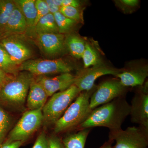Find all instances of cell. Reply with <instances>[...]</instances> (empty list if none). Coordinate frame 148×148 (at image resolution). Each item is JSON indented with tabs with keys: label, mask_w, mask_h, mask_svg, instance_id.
Instances as JSON below:
<instances>
[{
	"label": "cell",
	"mask_w": 148,
	"mask_h": 148,
	"mask_svg": "<svg viewBox=\"0 0 148 148\" xmlns=\"http://www.w3.org/2000/svg\"><path fill=\"white\" fill-rule=\"evenodd\" d=\"M130 105L125 96L92 110L87 119L77 127L78 130L96 127H107L110 131L121 128V125L130 113Z\"/></svg>",
	"instance_id": "6da1fadb"
},
{
	"label": "cell",
	"mask_w": 148,
	"mask_h": 148,
	"mask_svg": "<svg viewBox=\"0 0 148 148\" xmlns=\"http://www.w3.org/2000/svg\"><path fill=\"white\" fill-rule=\"evenodd\" d=\"M34 76L27 71L13 76L0 87V104L14 110H23Z\"/></svg>",
	"instance_id": "7a4b0ae2"
},
{
	"label": "cell",
	"mask_w": 148,
	"mask_h": 148,
	"mask_svg": "<svg viewBox=\"0 0 148 148\" xmlns=\"http://www.w3.org/2000/svg\"><path fill=\"white\" fill-rule=\"evenodd\" d=\"M97 86L88 91L80 92L64 114L54 125L56 134L77 128L86 120L91 113L89 103L91 95Z\"/></svg>",
	"instance_id": "3957f363"
},
{
	"label": "cell",
	"mask_w": 148,
	"mask_h": 148,
	"mask_svg": "<svg viewBox=\"0 0 148 148\" xmlns=\"http://www.w3.org/2000/svg\"><path fill=\"white\" fill-rule=\"evenodd\" d=\"M80 92L74 84L66 90L56 92L51 96L42 108V124L46 126L54 125Z\"/></svg>",
	"instance_id": "277c9868"
},
{
	"label": "cell",
	"mask_w": 148,
	"mask_h": 148,
	"mask_svg": "<svg viewBox=\"0 0 148 148\" xmlns=\"http://www.w3.org/2000/svg\"><path fill=\"white\" fill-rule=\"evenodd\" d=\"M42 123V109L27 111L10 130L5 142L24 143L39 128Z\"/></svg>",
	"instance_id": "5b68a950"
},
{
	"label": "cell",
	"mask_w": 148,
	"mask_h": 148,
	"mask_svg": "<svg viewBox=\"0 0 148 148\" xmlns=\"http://www.w3.org/2000/svg\"><path fill=\"white\" fill-rule=\"evenodd\" d=\"M75 70L73 65L62 58L29 59L19 66L18 71H27L35 76L70 73Z\"/></svg>",
	"instance_id": "8992f818"
},
{
	"label": "cell",
	"mask_w": 148,
	"mask_h": 148,
	"mask_svg": "<svg viewBox=\"0 0 148 148\" xmlns=\"http://www.w3.org/2000/svg\"><path fill=\"white\" fill-rule=\"evenodd\" d=\"M109 140L116 142L113 148H147L148 130L139 126L110 131Z\"/></svg>",
	"instance_id": "52a82bcc"
},
{
	"label": "cell",
	"mask_w": 148,
	"mask_h": 148,
	"mask_svg": "<svg viewBox=\"0 0 148 148\" xmlns=\"http://www.w3.org/2000/svg\"><path fill=\"white\" fill-rule=\"evenodd\" d=\"M126 87L123 85L119 79H113L101 83L91 95L89 106L91 110L98 108L116 98L124 97Z\"/></svg>",
	"instance_id": "ba28073f"
},
{
	"label": "cell",
	"mask_w": 148,
	"mask_h": 148,
	"mask_svg": "<svg viewBox=\"0 0 148 148\" xmlns=\"http://www.w3.org/2000/svg\"><path fill=\"white\" fill-rule=\"evenodd\" d=\"M122 71V69H115L101 63L91 68L84 69L78 72L75 75L74 85L80 92L88 91L96 86L95 82L98 78L108 75L116 77Z\"/></svg>",
	"instance_id": "9c48e42d"
},
{
	"label": "cell",
	"mask_w": 148,
	"mask_h": 148,
	"mask_svg": "<svg viewBox=\"0 0 148 148\" xmlns=\"http://www.w3.org/2000/svg\"><path fill=\"white\" fill-rule=\"evenodd\" d=\"M140 86L131 101L129 116L132 122L148 130L147 82Z\"/></svg>",
	"instance_id": "30bf717a"
},
{
	"label": "cell",
	"mask_w": 148,
	"mask_h": 148,
	"mask_svg": "<svg viewBox=\"0 0 148 148\" xmlns=\"http://www.w3.org/2000/svg\"><path fill=\"white\" fill-rule=\"evenodd\" d=\"M0 45L12 61L18 66L30 59L33 55L32 49L25 42L22 35H14L1 39Z\"/></svg>",
	"instance_id": "8fae6325"
},
{
	"label": "cell",
	"mask_w": 148,
	"mask_h": 148,
	"mask_svg": "<svg viewBox=\"0 0 148 148\" xmlns=\"http://www.w3.org/2000/svg\"><path fill=\"white\" fill-rule=\"evenodd\" d=\"M36 79L42 86L49 97L58 91H64L74 84L75 75L71 73L60 74L53 77L35 76Z\"/></svg>",
	"instance_id": "7c38bea8"
},
{
	"label": "cell",
	"mask_w": 148,
	"mask_h": 148,
	"mask_svg": "<svg viewBox=\"0 0 148 148\" xmlns=\"http://www.w3.org/2000/svg\"><path fill=\"white\" fill-rule=\"evenodd\" d=\"M65 36L62 34H45L36 35L37 45L43 53L50 56L59 55L65 48Z\"/></svg>",
	"instance_id": "4fadbf2b"
},
{
	"label": "cell",
	"mask_w": 148,
	"mask_h": 148,
	"mask_svg": "<svg viewBox=\"0 0 148 148\" xmlns=\"http://www.w3.org/2000/svg\"><path fill=\"white\" fill-rule=\"evenodd\" d=\"M27 29L25 18L16 5L7 22L0 30V40L11 36L24 35Z\"/></svg>",
	"instance_id": "5bb4252c"
},
{
	"label": "cell",
	"mask_w": 148,
	"mask_h": 148,
	"mask_svg": "<svg viewBox=\"0 0 148 148\" xmlns=\"http://www.w3.org/2000/svg\"><path fill=\"white\" fill-rule=\"evenodd\" d=\"M148 75V67L145 65L123 69L116 77L125 87H135L143 85Z\"/></svg>",
	"instance_id": "9a60e30c"
},
{
	"label": "cell",
	"mask_w": 148,
	"mask_h": 148,
	"mask_svg": "<svg viewBox=\"0 0 148 148\" xmlns=\"http://www.w3.org/2000/svg\"><path fill=\"white\" fill-rule=\"evenodd\" d=\"M48 97L45 90L34 76L30 84L26 100L27 108L30 110L42 109Z\"/></svg>",
	"instance_id": "2e32d148"
},
{
	"label": "cell",
	"mask_w": 148,
	"mask_h": 148,
	"mask_svg": "<svg viewBox=\"0 0 148 148\" xmlns=\"http://www.w3.org/2000/svg\"><path fill=\"white\" fill-rule=\"evenodd\" d=\"M36 0H14L16 6L21 10L26 20L27 30L34 32L37 12Z\"/></svg>",
	"instance_id": "e0dca14e"
},
{
	"label": "cell",
	"mask_w": 148,
	"mask_h": 148,
	"mask_svg": "<svg viewBox=\"0 0 148 148\" xmlns=\"http://www.w3.org/2000/svg\"><path fill=\"white\" fill-rule=\"evenodd\" d=\"M91 128L79 130L75 133L66 135L62 140L65 148H84Z\"/></svg>",
	"instance_id": "ac0fdd59"
},
{
	"label": "cell",
	"mask_w": 148,
	"mask_h": 148,
	"mask_svg": "<svg viewBox=\"0 0 148 148\" xmlns=\"http://www.w3.org/2000/svg\"><path fill=\"white\" fill-rule=\"evenodd\" d=\"M86 43L83 39L76 34L70 33L65 37V46L72 56L77 59L82 58Z\"/></svg>",
	"instance_id": "d6986e66"
},
{
	"label": "cell",
	"mask_w": 148,
	"mask_h": 148,
	"mask_svg": "<svg viewBox=\"0 0 148 148\" xmlns=\"http://www.w3.org/2000/svg\"><path fill=\"white\" fill-rule=\"evenodd\" d=\"M36 35L39 34H58V27L53 14L49 13L40 18L34 28Z\"/></svg>",
	"instance_id": "ffe728a7"
},
{
	"label": "cell",
	"mask_w": 148,
	"mask_h": 148,
	"mask_svg": "<svg viewBox=\"0 0 148 148\" xmlns=\"http://www.w3.org/2000/svg\"><path fill=\"white\" fill-rule=\"evenodd\" d=\"M11 115L0 104V145L5 142L12 126Z\"/></svg>",
	"instance_id": "44dd1931"
},
{
	"label": "cell",
	"mask_w": 148,
	"mask_h": 148,
	"mask_svg": "<svg viewBox=\"0 0 148 148\" xmlns=\"http://www.w3.org/2000/svg\"><path fill=\"white\" fill-rule=\"evenodd\" d=\"M19 66L12 60L8 53L0 45V69L7 74L15 75L18 74Z\"/></svg>",
	"instance_id": "7402d4cb"
},
{
	"label": "cell",
	"mask_w": 148,
	"mask_h": 148,
	"mask_svg": "<svg viewBox=\"0 0 148 148\" xmlns=\"http://www.w3.org/2000/svg\"><path fill=\"white\" fill-rule=\"evenodd\" d=\"M53 16L58 27V33L62 34H70L78 23L75 20L64 16L59 11L53 14Z\"/></svg>",
	"instance_id": "603a6c76"
},
{
	"label": "cell",
	"mask_w": 148,
	"mask_h": 148,
	"mask_svg": "<svg viewBox=\"0 0 148 148\" xmlns=\"http://www.w3.org/2000/svg\"><path fill=\"white\" fill-rule=\"evenodd\" d=\"M84 64V69L101 64L99 56L96 51L87 42L82 56Z\"/></svg>",
	"instance_id": "cb8c5ba5"
},
{
	"label": "cell",
	"mask_w": 148,
	"mask_h": 148,
	"mask_svg": "<svg viewBox=\"0 0 148 148\" xmlns=\"http://www.w3.org/2000/svg\"><path fill=\"white\" fill-rule=\"evenodd\" d=\"M15 7L14 1L0 0V30L4 27Z\"/></svg>",
	"instance_id": "d4e9b609"
},
{
	"label": "cell",
	"mask_w": 148,
	"mask_h": 148,
	"mask_svg": "<svg viewBox=\"0 0 148 148\" xmlns=\"http://www.w3.org/2000/svg\"><path fill=\"white\" fill-rule=\"evenodd\" d=\"M59 12L64 16L75 20L78 23L83 21L82 11L81 10L80 8L64 6L60 7Z\"/></svg>",
	"instance_id": "484cf974"
},
{
	"label": "cell",
	"mask_w": 148,
	"mask_h": 148,
	"mask_svg": "<svg viewBox=\"0 0 148 148\" xmlns=\"http://www.w3.org/2000/svg\"><path fill=\"white\" fill-rule=\"evenodd\" d=\"M116 5L125 14L134 12L139 5L138 0H117L114 1Z\"/></svg>",
	"instance_id": "4316f807"
},
{
	"label": "cell",
	"mask_w": 148,
	"mask_h": 148,
	"mask_svg": "<svg viewBox=\"0 0 148 148\" xmlns=\"http://www.w3.org/2000/svg\"><path fill=\"white\" fill-rule=\"evenodd\" d=\"M35 5L36 9L37 14L35 20L34 27L41 18L49 13L45 0H36L35 1Z\"/></svg>",
	"instance_id": "83f0119b"
},
{
	"label": "cell",
	"mask_w": 148,
	"mask_h": 148,
	"mask_svg": "<svg viewBox=\"0 0 148 148\" xmlns=\"http://www.w3.org/2000/svg\"><path fill=\"white\" fill-rule=\"evenodd\" d=\"M48 148H65L61 140L56 135H52L47 138Z\"/></svg>",
	"instance_id": "f1b7e54d"
},
{
	"label": "cell",
	"mask_w": 148,
	"mask_h": 148,
	"mask_svg": "<svg viewBox=\"0 0 148 148\" xmlns=\"http://www.w3.org/2000/svg\"><path fill=\"white\" fill-rule=\"evenodd\" d=\"M32 148H48L47 137L44 132L39 135Z\"/></svg>",
	"instance_id": "f546056e"
},
{
	"label": "cell",
	"mask_w": 148,
	"mask_h": 148,
	"mask_svg": "<svg viewBox=\"0 0 148 148\" xmlns=\"http://www.w3.org/2000/svg\"><path fill=\"white\" fill-rule=\"evenodd\" d=\"M61 6H68L76 8H81L82 5L81 1L77 0H61Z\"/></svg>",
	"instance_id": "4dcf8cb0"
},
{
	"label": "cell",
	"mask_w": 148,
	"mask_h": 148,
	"mask_svg": "<svg viewBox=\"0 0 148 148\" xmlns=\"http://www.w3.org/2000/svg\"><path fill=\"white\" fill-rule=\"evenodd\" d=\"M45 1L47 4L49 13L53 14L59 11L60 7L56 5L53 3V0H45Z\"/></svg>",
	"instance_id": "1f68e13d"
},
{
	"label": "cell",
	"mask_w": 148,
	"mask_h": 148,
	"mask_svg": "<svg viewBox=\"0 0 148 148\" xmlns=\"http://www.w3.org/2000/svg\"><path fill=\"white\" fill-rule=\"evenodd\" d=\"M13 76L7 73L0 69V87L12 77Z\"/></svg>",
	"instance_id": "d6a6232c"
},
{
	"label": "cell",
	"mask_w": 148,
	"mask_h": 148,
	"mask_svg": "<svg viewBox=\"0 0 148 148\" xmlns=\"http://www.w3.org/2000/svg\"><path fill=\"white\" fill-rule=\"evenodd\" d=\"M23 143L20 141H15L10 143L4 142L2 145L1 148H19Z\"/></svg>",
	"instance_id": "836d02e7"
},
{
	"label": "cell",
	"mask_w": 148,
	"mask_h": 148,
	"mask_svg": "<svg viewBox=\"0 0 148 148\" xmlns=\"http://www.w3.org/2000/svg\"><path fill=\"white\" fill-rule=\"evenodd\" d=\"M112 141L109 140L108 142H106L99 148H113L112 146Z\"/></svg>",
	"instance_id": "e575fe53"
},
{
	"label": "cell",
	"mask_w": 148,
	"mask_h": 148,
	"mask_svg": "<svg viewBox=\"0 0 148 148\" xmlns=\"http://www.w3.org/2000/svg\"><path fill=\"white\" fill-rule=\"evenodd\" d=\"M2 145H0V148H1Z\"/></svg>",
	"instance_id": "d590c367"
}]
</instances>
